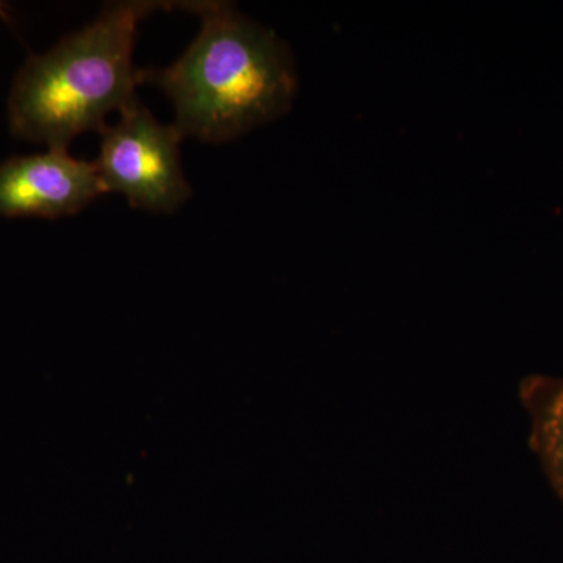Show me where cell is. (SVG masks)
Here are the masks:
<instances>
[{
  "instance_id": "1",
  "label": "cell",
  "mask_w": 563,
  "mask_h": 563,
  "mask_svg": "<svg viewBox=\"0 0 563 563\" xmlns=\"http://www.w3.org/2000/svg\"><path fill=\"white\" fill-rule=\"evenodd\" d=\"M201 16L198 36L168 68L139 69V84L161 88L181 135L225 143L276 121L298 90L290 47L228 2H187Z\"/></svg>"
},
{
  "instance_id": "2",
  "label": "cell",
  "mask_w": 563,
  "mask_h": 563,
  "mask_svg": "<svg viewBox=\"0 0 563 563\" xmlns=\"http://www.w3.org/2000/svg\"><path fill=\"white\" fill-rule=\"evenodd\" d=\"M174 2L131 0L103 7L91 24L32 55L9 96L11 135L66 150L85 132H101L111 111L136 99L133 47L140 22Z\"/></svg>"
},
{
  "instance_id": "3",
  "label": "cell",
  "mask_w": 563,
  "mask_h": 563,
  "mask_svg": "<svg viewBox=\"0 0 563 563\" xmlns=\"http://www.w3.org/2000/svg\"><path fill=\"white\" fill-rule=\"evenodd\" d=\"M117 124L101 131L95 162L107 192H121L133 209L173 213L190 199L180 163L185 139L174 124L155 120L140 99L120 111Z\"/></svg>"
},
{
  "instance_id": "4",
  "label": "cell",
  "mask_w": 563,
  "mask_h": 563,
  "mask_svg": "<svg viewBox=\"0 0 563 563\" xmlns=\"http://www.w3.org/2000/svg\"><path fill=\"white\" fill-rule=\"evenodd\" d=\"M106 192L95 163L74 158L63 147L0 163V218L58 220Z\"/></svg>"
},
{
  "instance_id": "5",
  "label": "cell",
  "mask_w": 563,
  "mask_h": 563,
  "mask_svg": "<svg viewBox=\"0 0 563 563\" xmlns=\"http://www.w3.org/2000/svg\"><path fill=\"white\" fill-rule=\"evenodd\" d=\"M520 396L531 418L532 451L563 503V377H528Z\"/></svg>"
},
{
  "instance_id": "6",
  "label": "cell",
  "mask_w": 563,
  "mask_h": 563,
  "mask_svg": "<svg viewBox=\"0 0 563 563\" xmlns=\"http://www.w3.org/2000/svg\"><path fill=\"white\" fill-rule=\"evenodd\" d=\"M0 18H2L3 21H10L9 13H7L5 5H3L2 2H0Z\"/></svg>"
}]
</instances>
